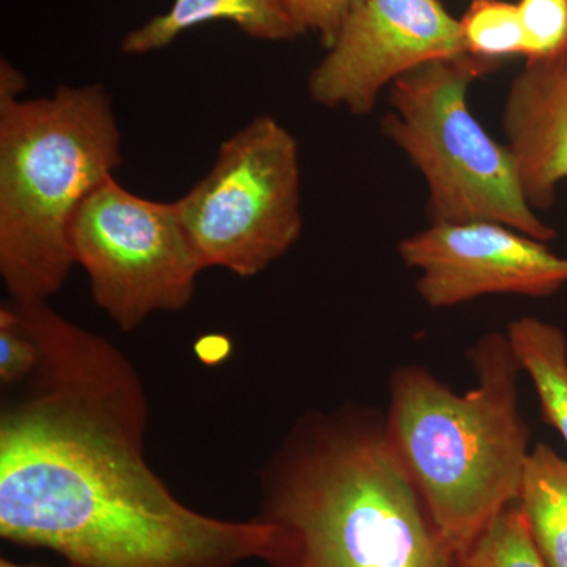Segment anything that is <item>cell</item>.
Listing matches in <instances>:
<instances>
[{
    "mask_svg": "<svg viewBox=\"0 0 567 567\" xmlns=\"http://www.w3.org/2000/svg\"><path fill=\"white\" fill-rule=\"evenodd\" d=\"M40 361V350L25 330L13 301L0 308V382L3 386L22 385Z\"/></svg>",
    "mask_w": 567,
    "mask_h": 567,
    "instance_id": "17",
    "label": "cell"
},
{
    "mask_svg": "<svg viewBox=\"0 0 567 567\" xmlns=\"http://www.w3.org/2000/svg\"><path fill=\"white\" fill-rule=\"evenodd\" d=\"M465 54L458 20L439 0H361L309 73V99L368 115L399 78Z\"/></svg>",
    "mask_w": 567,
    "mask_h": 567,
    "instance_id": "8",
    "label": "cell"
},
{
    "mask_svg": "<svg viewBox=\"0 0 567 567\" xmlns=\"http://www.w3.org/2000/svg\"><path fill=\"white\" fill-rule=\"evenodd\" d=\"M177 204L205 270L262 274L303 230L297 137L274 115H257L223 142L210 171Z\"/></svg>",
    "mask_w": 567,
    "mask_h": 567,
    "instance_id": "6",
    "label": "cell"
},
{
    "mask_svg": "<svg viewBox=\"0 0 567 567\" xmlns=\"http://www.w3.org/2000/svg\"><path fill=\"white\" fill-rule=\"evenodd\" d=\"M517 505L544 565L567 567V458L554 447H533Z\"/></svg>",
    "mask_w": 567,
    "mask_h": 567,
    "instance_id": "12",
    "label": "cell"
},
{
    "mask_svg": "<svg viewBox=\"0 0 567 567\" xmlns=\"http://www.w3.org/2000/svg\"><path fill=\"white\" fill-rule=\"evenodd\" d=\"M0 567H43V566H24L18 565V563L10 561V559L2 558L0 559ZM69 567V566H65Z\"/></svg>",
    "mask_w": 567,
    "mask_h": 567,
    "instance_id": "20",
    "label": "cell"
},
{
    "mask_svg": "<svg viewBox=\"0 0 567 567\" xmlns=\"http://www.w3.org/2000/svg\"><path fill=\"white\" fill-rule=\"evenodd\" d=\"M417 271L416 292L434 309L486 295L548 297L567 284V257L494 221L431 224L398 246Z\"/></svg>",
    "mask_w": 567,
    "mask_h": 567,
    "instance_id": "9",
    "label": "cell"
},
{
    "mask_svg": "<svg viewBox=\"0 0 567 567\" xmlns=\"http://www.w3.org/2000/svg\"><path fill=\"white\" fill-rule=\"evenodd\" d=\"M477 385L457 394L423 365L390 380L388 442L436 528L458 551L518 502L529 429L518 406L522 369L506 333L470 347Z\"/></svg>",
    "mask_w": 567,
    "mask_h": 567,
    "instance_id": "3",
    "label": "cell"
},
{
    "mask_svg": "<svg viewBox=\"0 0 567 567\" xmlns=\"http://www.w3.org/2000/svg\"><path fill=\"white\" fill-rule=\"evenodd\" d=\"M527 62L555 61L567 55V0H520Z\"/></svg>",
    "mask_w": 567,
    "mask_h": 567,
    "instance_id": "16",
    "label": "cell"
},
{
    "mask_svg": "<svg viewBox=\"0 0 567 567\" xmlns=\"http://www.w3.org/2000/svg\"><path fill=\"white\" fill-rule=\"evenodd\" d=\"M465 52L498 63L511 55H525V33L517 3L506 0H472L458 20Z\"/></svg>",
    "mask_w": 567,
    "mask_h": 567,
    "instance_id": "14",
    "label": "cell"
},
{
    "mask_svg": "<svg viewBox=\"0 0 567 567\" xmlns=\"http://www.w3.org/2000/svg\"><path fill=\"white\" fill-rule=\"evenodd\" d=\"M454 567H547L537 554L517 503L506 507L456 554Z\"/></svg>",
    "mask_w": 567,
    "mask_h": 567,
    "instance_id": "15",
    "label": "cell"
},
{
    "mask_svg": "<svg viewBox=\"0 0 567 567\" xmlns=\"http://www.w3.org/2000/svg\"><path fill=\"white\" fill-rule=\"evenodd\" d=\"M13 303L40 361L0 412L2 539L54 551L69 567L264 561L265 522L194 511L153 472L147 393L126 354L50 301Z\"/></svg>",
    "mask_w": 567,
    "mask_h": 567,
    "instance_id": "1",
    "label": "cell"
},
{
    "mask_svg": "<svg viewBox=\"0 0 567 567\" xmlns=\"http://www.w3.org/2000/svg\"><path fill=\"white\" fill-rule=\"evenodd\" d=\"M70 245L74 264L89 276L93 303L122 331L188 308L205 270L177 200L145 199L114 177L82 203Z\"/></svg>",
    "mask_w": 567,
    "mask_h": 567,
    "instance_id": "7",
    "label": "cell"
},
{
    "mask_svg": "<svg viewBox=\"0 0 567 567\" xmlns=\"http://www.w3.org/2000/svg\"><path fill=\"white\" fill-rule=\"evenodd\" d=\"M268 567H454L386 439L385 416L347 404L298 417L259 470Z\"/></svg>",
    "mask_w": 567,
    "mask_h": 567,
    "instance_id": "2",
    "label": "cell"
},
{
    "mask_svg": "<svg viewBox=\"0 0 567 567\" xmlns=\"http://www.w3.org/2000/svg\"><path fill=\"white\" fill-rule=\"evenodd\" d=\"M212 21H229L251 39L289 41L303 35L286 0H174L166 13L126 33L121 52L144 55L162 51L183 32Z\"/></svg>",
    "mask_w": 567,
    "mask_h": 567,
    "instance_id": "11",
    "label": "cell"
},
{
    "mask_svg": "<svg viewBox=\"0 0 567 567\" xmlns=\"http://www.w3.org/2000/svg\"><path fill=\"white\" fill-rule=\"evenodd\" d=\"M25 89V78L7 59L0 61V102L21 99Z\"/></svg>",
    "mask_w": 567,
    "mask_h": 567,
    "instance_id": "19",
    "label": "cell"
},
{
    "mask_svg": "<svg viewBox=\"0 0 567 567\" xmlns=\"http://www.w3.org/2000/svg\"><path fill=\"white\" fill-rule=\"evenodd\" d=\"M122 163L104 85L0 102V276L10 300L35 303L61 292L76 265L74 216Z\"/></svg>",
    "mask_w": 567,
    "mask_h": 567,
    "instance_id": "4",
    "label": "cell"
},
{
    "mask_svg": "<svg viewBox=\"0 0 567 567\" xmlns=\"http://www.w3.org/2000/svg\"><path fill=\"white\" fill-rule=\"evenodd\" d=\"M301 32H312L331 48L354 7L361 0H286Z\"/></svg>",
    "mask_w": 567,
    "mask_h": 567,
    "instance_id": "18",
    "label": "cell"
},
{
    "mask_svg": "<svg viewBox=\"0 0 567 567\" xmlns=\"http://www.w3.org/2000/svg\"><path fill=\"white\" fill-rule=\"evenodd\" d=\"M506 145L533 210H546L567 181V55L527 62L503 110Z\"/></svg>",
    "mask_w": 567,
    "mask_h": 567,
    "instance_id": "10",
    "label": "cell"
},
{
    "mask_svg": "<svg viewBox=\"0 0 567 567\" xmlns=\"http://www.w3.org/2000/svg\"><path fill=\"white\" fill-rule=\"evenodd\" d=\"M495 66L465 54L410 71L388 89L382 128L423 175L431 224L494 221L548 244L557 233L528 204L509 148L470 111V87Z\"/></svg>",
    "mask_w": 567,
    "mask_h": 567,
    "instance_id": "5",
    "label": "cell"
},
{
    "mask_svg": "<svg viewBox=\"0 0 567 567\" xmlns=\"http://www.w3.org/2000/svg\"><path fill=\"white\" fill-rule=\"evenodd\" d=\"M507 338L522 369L535 386L544 420L567 445V339L557 324L522 317L507 327Z\"/></svg>",
    "mask_w": 567,
    "mask_h": 567,
    "instance_id": "13",
    "label": "cell"
}]
</instances>
